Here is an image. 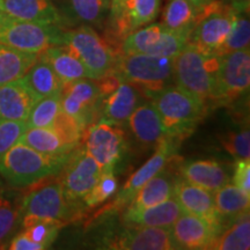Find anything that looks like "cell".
I'll use <instances>...</instances> for the list:
<instances>
[{"instance_id":"obj_40","label":"cell","mask_w":250,"mask_h":250,"mask_svg":"<svg viewBox=\"0 0 250 250\" xmlns=\"http://www.w3.org/2000/svg\"><path fill=\"white\" fill-rule=\"evenodd\" d=\"M19 218V211L0 192V245L13 230Z\"/></svg>"},{"instance_id":"obj_13","label":"cell","mask_w":250,"mask_h":250,"mask_svg":"<svg viewBox=\"0 0 250 250\" xmlns=\"http://www.w3.org/2000/svg\"><path fill=\"white\" fill-rule=\"evenodd\" d=\"M175 149V142L171 138H165L156 145L155 153L153 154L145 165H143L136 173H133L122 188L120 193L116 196L115 201L108 206V210H118L125 205H129L137 192L142 189L144 184L148 182L152 177L162 171L165 166L168 164L170 156L173 155Z\"/></svg>"},{"instance_id":"obj_27","label":"cell","mask_w":250,"mask_h":250,"mask_svg":"<svg viewBox=\"0 0 250 250\" xmlns=\"http://www.w3.org/2000/svg\"><path fill=\"white\" fill-rule=\"evenodd\" d=\"M213 199L215 208L223 219L224 225L226 219L233 223L237 218L249 213L250 195L234 184L227 183L221 187L213 192Z\"/></svg>"},{"instance_id":"obj_34","label":"cell","mask_w":250,"mask_h":250,"mask_svg":"<svg viewBox=\"0 0 250 250\" xmlns=\"http://www.w3.org/2000/svg\"><path fill=\"white\" fill-rule=\"evenodd\" d=\"M22 226L24 228L23 233L30 240L42 246L43 249H46L57 239L64 223L50 219H31L22 220Z\"/></svg>"},{"instance_id":"obj_14","label":"cell","mask_w":250,"mask_h":250,"mask_svg":"<svg viewBox=\"0 0 250 250\" xmlns=\"http://www.w3.org/2000/svg\"><path fill=\"white\" fill-rule=\"evenodd\" d=\"M108 248L125 250H170L176 249L170 227L134 226L125 228L108 243Z\"/></svg>"},{"instance_id":"obj_10","label":"cell","mask_w":250,"mask_h":250,"mask_svg":"<svg viewBox=\"0 0 250 250\" xmlns=\"http://www.w3.org/2000/svg\"><path fill=\"white\" fill-rule=\"evenodd\" d=\"M62 186L66 202L70 206L83 203L85 197L102 173L98 162L86 149H74L64 166Z\"/></svg>"},{"instance_id":"obj_37","label":"cell","mask_w":250,"mask_h":250,"mask_svg":"<svg viewBox=\"0 0 250 250\" xmlns=\"http://www.w3.org/2000/svg\"><path fill=\"white\" fill-rule=\"evenodd\" d=\"M111 0H70L74 15L87 23H99L110 9Z\"/></svg>"},{"instance_id":"obj_42","label":"cell","mask_w":250,"mask_h":250,"mask_svg":"<svg viewBox=\"0 0 250 250\" xmlns=\"http://www.w3.org/2000/svg\"><path fill=\"white\" fill-rule=\"evenodd\" d=\"M8 249L11 250H43V247L30 240L26 234L21 232L12 240Z\"/></svg>"},{"instance_id":"obj_15","label":"cell","mask_w":250,"mask_h":250,"mask_svg":"<svg viewBox=\"0 0 250 250\" xmlns=\"http://www.w3.org/2000/svg\"><path fill=\"white\" fill-rule=\"evenodd\" d=\"M176 249H210L220 230L205 219L183 212L170 226Z\"/></svg>"},{"instance_id":"obj_25","label":"cell","mask_w":250,"mask_h":250,"mask_svg":"<svg viewBox=\"0 0 250 250\" xmlns=\"http://www.w3.org/2000/svg\"><path fill=\"white\" fill-rule=\"evenodd\" d=\"M183 213L182 208L173 197L160 204L138 211H125L126 223L149 227H170Z\"/></svg>"},{"instance_id":"obj_31","label":"cell","mask_w":250,"mask_h":250,"mask_svg":"<svg viewBox=\"0 0 250 250\" xmlns=\"http://www.w3.org/2000/svg\"><path fill=\"white\" fill-rule=\"evenodd\" d=\"M250 248L249 213L237 218L220 232L210 249L248 250Z\"/></svg>"},{"instance_id":"obj_6","label":"cell","mask_w":250,"mask_h":250,"mask_svg":"<svg viewBox=\"0 0 250 250\" xmlns=\"http://www.w3.org/2000/svg\"><path fill=\"white\" fill-rule=\"evenodd\" d=\"M61 26L18 20L0 14V43L24 52L40 55L52 45L62 44Z\"/></svg>"},{"instance_id":"obj_7","label":"cell","mask_w":250,"mask_h":250,"mask_svg":"<svg viewBox=\"0 0 250 250\" xmlns=\"http://www.w3.org/2000/svg\"><path fill=\"white\" fill-rule=\"evenodd\" d=\"M62 44L78 56L89 71L92 79H99L108 73L116 61L110 45L89 26L62 30Z\"/></svg>"},{"instance_id":"obj_19","label":"cell","mask_w":250,"mask_h":250,"mask_svg":"<svg viewBox=\"0 0 250 250\" xmlns=\"http://www.w3.org/2000/svg\"><path fill=\"white\" fill-rule=\"evenodd\" d=\"M0 9L8 17L41 24L61 26L62 15L51 0H0Z\"/></svg>"},{"instance_id":"obj_36","label":"cell","mask_w":250,"mask_h":250,"mask_svg":"<svg viewBox=\"0 0 250 250\" xmlns=\"http://www.w3.org/2000/svg\"><path fill=\"white\" fill-rule=\"evenodd\" d=\"M118 183L114 175V169L102 170L101 175L88 193L83 198V203L87 208H95L116 193Z\"/></svg>"},{"instance_id":"obj_43","label":"cell","mask_w":250,"mask_h":250,"mask_svg":"<svg viewBox=\"0 0 250 250\" xmlns=\"http://www.w3.org/2000/svg\"><path fill=\"white\" fill-rule=\"evenodd\" d=\"M230 6L235 9L237 13L249 14L250 0H230Z\"/></svg>"},{"instance_id":"obj_33","label":"cell","mask_w":250,"mask_h":250,"mask_svg":"<svg viewBox=\"0 0 250 250\" xmlns=\"http://www.w3.org/2000/svg\"><path fill=\"white\" fill-rule=\"evenodd\" d=\"M164 26L153 23L133 31L122 43V54H146L148 55L155 43L160 39Z\"/></svg>"},{"instance_id":"obj_4","label":"cell","mask_w":250,"mask_h":250,"mask_svg":"<svg viewBox=\"0 0 250 250\" xmlns=\"http://www.w3.org/2000/svg\"><path fill=\"white\" fill-rule=\"evenodd\" d=\"M153 104L160 115L168 138L188 137L201 123L208 107L179 86H169L153 98Z\"/></svg>"},{"instance_id":"obj_17","label":"cell","mask_w":250,"mask_h":250,"mask_svg":"<svg viewBox=\"0 0 250 250\" xmlns=\"http://www.w3.org/2000/svg\"><path fill=\"white\" fill-rule=\"evenodd\" d=\"M161 0H124L111 18L117 37L124 40L127 35L140 28L147 26L158 17Z\"/></svg>"},{"instance_id":"obj_39","label":"cell","mask_w":250,"mask_h":250,"mask_svg":"<svg viewBox=\"0 0 250 250\" xmlns=\"http://www.w3.org/2000/svg\"><path fill=\"white\" fill-rule=\"evenodd\" d=\"M27 130L24 122L0 120V159L15 145Z\"/></svg>"},{"instance_id":"obj_3","label":"cell","mask_w":250,"mask_h":250,"mask_svg":"<svg viewBox=\"0 0 250 250\" xmlns=\"http://www.w3.org/2000/svg\"><path fill=\"white\" fill-rule=\"evenodd\" d=\"M121 81L133 86L146 98L171 85L174 80V58L146 54H122L111 70Z\"/></svg>"},{"instance_id":"obj_9","label":"cell","mask_w":250,"mask_h":250,"mask_svg":"<svg viewBox=\"0 0 250 250\" xmlns=\"http://www.w3.org/2000/svg\"><path fill=\"white\" fill-rule=\"evenodd\" d=\"M23 198L19 215L22 220L31 219H50V220H64L70 217L71 206L68 205L62 191V182H49L44 184L36 183Z\"/></svg>"},{"instance_id":"obj_32","label":"cell","mask_w":250,"mask_h":250,"mask_svg":"<svg viewBox=\"0 0 250 250\" xmlns=\"http://www.w3.org/2000/svg\"><path fill=\"white\" fill-rule=\"evenodd\" d=\"M61 112V93L45 96L35 103L24 123L27 129L51 127Z\"/></svg>"},{"instance_id":"obj_8","label":"cell","mask_w":250,"mask_h":250,"mask_svg":"<svg viewBox=\"0 0 250 250\" xmlns=\"http://www.w3.org/2000/svg\"><path fill=\"white\" fill-rule=\"evenodd\" d=\"M250 85L249 49L219 56L215 103H228L248 92Z\"/></svg>"},{"instance_id":"obj_21","label":"cell","mask_w":250,"mask_h":250,"mask_svg":"<svg viewBox=\"0 0 250 250\" xmlns=\"http://www.w3.org/2000/svg\"><path fill=\"white\" fill-rule=\"evenodd\" d=\"M181 173L188 182L210 192H215L225 184L229 183V174L225 166L214 160L187 162L181 168Z\"/></svg>"},{"instance_id":"obj_45","label":"cell","mask_w":250,"mask_h":250,"mask_svg":"<svg viewBox=\"0 0 250 250\" xmlns=\"http://www.w3.org/2000/svg\"><path fill=\"white\" fill-rule=\"evenodd\" d=\"M189 1H191L193 5L197 6V7L203 8L205 5H208V2L212 1V0H189Z\"/></svg>"},{"instance_id":"obj_11","label":"cell","mask_w":250,"mask_h":250,"mask_svg":"<svg viewBox=\"0 0 250 250\" xmlns=\"http://www.w3.org/2000/svg\"><path fill=\"white\" fill-rule=\"evenodd\" d=\"M85 149L102 170L114 169L125 151L124 131L117 124L100 121L87 131Z\"/></svg>"},{"instance_id":"obj_24","label":"cell","mask_w":250,"mask_h":250,"mask_svg":"<svg viewBox=\"0 0 250 250\" xmlns=\"http://www.w3.org/2000/svg\"><path fill=\"white\" fill-rule=\"evenodd\" d=\"M19 143L48 155H66L78 147L68 142L55 126L27 129L20 137Z\"/></svg>"},{"instance_id":"obj_1","label":"cell","mask_w":250,"mask_h":250,"mask_svg":"<svg viewBox=\"0 0 250 250\" xmlns=\"http://www.w3.org/2000/svg\"><path fill=\"white\" fill-rule=\"evenodd\" d=\"M71 154L48 155L18 142L0 159V176L14 188L35 186L61 173Z\"/></svg>"},{"instance_id":"obj_16","label":"cell","mask_w":250,"mask_h":250,"mask_svg":"<svg viewBox=\"0 0 250 250\" xmlns=\"http://www.w3.org/2000/svg\"><path fill=\"white\" fill-rule=\"evenodd\" d=\"M173 196L183 212L205 219L220 232L224 229V221L215 208L213 192L182 179L174 183Z\"/></svg>"},{"instance_id":"obj_41","label":"cell","mask_w":250,"mask_h":250,"mask_svg":"<svg viewBox=\"0 0 250 250\" xmlns=\"http://www.w3.org/2000/svg\"><path fill=\"white\" fill-rule=\"evenodd\" d=\"M233 184L250 195V160L239 159L235 162L233 175Z\"/></svg>"},{"instance_id":"obj_5","label":"cell","mask_w":250,"mask_h":250,"mask_svg":"<svg viewBox=\"0 0 250 250\" xmlns=\"http://www.w3.org/2000/svg\"><path fill=\"white\" fill-rule=\"evenodd\" d=\"M236 14L230 5L212 0L199 11L188 43L208 54L218 55L232 29Z\"/></svg>"},{"instance_id":"obj_35","label":"cell","mask_w":250,"mask_h":250,"mask_svg":"<svg viewBox=\"0 0 250 250\" xmlns=\"http://www.w3.org/2000/svg\"><path fill=\"white\" fill-rule=\"evenodd\" d=\"M250 44V22L248 14L237 13L233 27L228 34L226 41L219 49L218 56L237 51V50L249 49Z\"/></svg>"},{"instance_id":"obj_12","label":"cell","mask_w":250,"mask_h":250,"mask_svg":"<svg viewBox=\"0 0 250 250\" xmlns=\"http://www.w3.org/2000/svg\"><path fill=\"white\" fill-rule=\"evenodd\" d=\"M101 94L94 79L85 78L66 83L61 92L62 112L87 127L93 121Z\"/></svg>"},{"instance_id":"obj_20","label":"cell","mask_w":250,"mask_h":250,"mask_svg":"<svg viewBox=\"0 0 250 250\" xmlns=\"http://www.w3.org/2000/svg\"><path fill=\"white\" fill-rule=\"evenodd\" d=\"M40 56L49 62L64 85L85 78L92 79L83 62L66 45H52L41 52Z\"/></svg>"},{"instance_id":"obj_29","label":"cell","mask_w":250,"mask_h":250,"mask_svg":"<svg viewBox=\"0 0 250 250\" xmlns=\"http://www.w3.org/2000/svg\"><path fill=\"white\" fill-rule=\"evenodd\" d=\"M39 58L30 54L0 43V86L22 78Z\"/></svg>"},{"instance_id":"obj_46","label":"cell","mask_w":250,"mask_h":250,"mask_svg":"<svg viewBox=\"0 0 250 250\" xmlns=\"http://www.w3.org/2000/svg\"><path fill=\"white\" fill-rule=\"evenodd\" d=\"M2 13V12H1V9H0V14H1Z\"/></svg>"},{"instance_id":"obj_22","label":"cell","mask_w":250,"mask_h":250,"mask_svg":"<svg viewBox=\"0 0 250 250\" xmlns=\"http://www.w3.org/2000/svg\"><path fill=\"white\" fill-rule=\"evenodd\" d=\"M101 104V121L110 123H123L129 120L139 100V92L133 86L122 83L116 88L103 96Z\"/></svg>"},{"instance_id":"obj_18","label":"cell","mask_w":250,"mask_h":250,"mask_svg":"<svg viewBox=\"0 0 250 250\" xmlns=\"http://www.w3.org/2000/svg\"><path fill=\"white\" fill-rule=\"evenodd\" d=\"M39 98L22 78L0 86V120L26 122Z\"/></svg>"},{"instance_id":"obj_2","label":"cell","mask_w":250,"mask_h":250,"mask_svg":"<svg viewBox=\"0 0 250 250\" xmlns=\"http://www.w3.org/2000/svg\"><path fill=\"white\" fill-rule=\"evenodd\" d=\"M219 56L188 44L174 57V80L176 86L191 94L206 107L215 103Z\"/></svg>"},{"instance_id":"obj_23","label":"cell","mask_w":250,"mask_h":250,"mask_svg":"<svg viewBox=\"0 0 250 250\" xmlns=\"http://www.w3.org/2000/svg\"><path fill=\"white\" fill-rule=\"evenodd\" d=\"M127 121L131 130L140 143L156 146L167 138L160 115L153 102L137 107Z\"/></svg>"},{"instance_id":"obj_28","label":"cell","mask_w":250,"mask_h":250,"mask_svg":"<svg viewBox=\"0 0 250 250\" xmlns=\"http://www.w3.org/2000/svg\"><path fill=\"white\" fill-rule=\"evenodd\" d=\"M173 182L167 175L162 174L160 171L154 177H152L148 182L144 184L142 189L137 192V195L130 202L126 211L144 210V208L160 204V203L173 197Z\"/></svg>"},{"instance_id":"obj_30","label":"cell","mask_w":250,"mask_h":250,"mask_svg":"<svg viewBox=\"0 0 250 250\" xmlns=\"http://www.w3.org/2000/svg\"><path fill=\"white\" fill-rule=\"evenodd\" d=\"M201 8L189 0H169L162 14V26L190 35Z\"/></svg>"},{"instance_id":"obj_44","label":"cell","mask_w":250,"mask_h":250,"mask_svg":"<svg viewBox=\"0 0 250 250\" xmlns=\"http://www.w3.org/2000/svg\"><path fill=\"white\" fill-rule=\"evenodd\" d=\"M124 0H111L110 1V17L114 18L116 15L117 11L120 9L121 5L123 4Z\"/></svg>"},{"instance_id":"obj_38","label":"cell","mask_w":250,"mask_h":250,"mask_svg":"<svg viewBox=\"0 0 250 250\" xmlns=\"http://www.w3.org/2000/svg\"><path fill=\"white\" fill-rule=\"evenodd\" d=\"M221 143L225 149L236 160L250 158V134L248 129L228 133Z\"/></svg>"},{"instance_id":"obj_26","label":"cell","mask_w":250,"mask_h":250,"mask_svg":"<svg viewBox=\"0 0 250 250\" xmlns=\"http://www.w3.org/2000/svg\"><path fill=\"white\" fill-rule=\"evenodd\" d=\"M22 79L39 100L54 94H59L64 87V83L52 70L49 62L40 55Z\"/></svg>"}]
</instances>
